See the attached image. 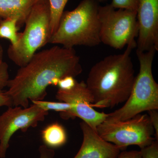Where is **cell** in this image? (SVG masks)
<instances>
[{"label":"cell","mask_w":158,"mask_h":158,"mask_svg":"<svg viewBox=\"0 0 158 158\" xmlns=\"http://www.w3.org/2000/svg\"><path fill=\"white\" fill-rule=\"evenodd\" d=\"M156 51H136L140 69L132 89L121 108L108 114L105 121H124L145 111L158 109V85L154 78L152 64Z\"/></svg>","instance_id":"cell-4"},{"label":"cell","mask_w":158,"mask_h":158,"mask_svg":"<svg viewBox=\"0 0 158 158\" xmlns=\"http://www.w3.org/2000/svg\"><path fill=\"white\" fill-rule=\"evenodd\" d=\"M158 110H152L148 111L151 123L155 131V139L158 141Z\"/></svg>","instance_id":"cell-21"},{"label":"cell","mask_w":158,"mask_h":158,"mask_svg":"<svg viewBox=\"0 0 158 158\" xmlns=\"http://www.w3.org/2000/svg\"><path fill=\"white\" fill-rule=\"evenodd\" d=\"M56 97L59 102L72 106L71 114L73 118L79 117L95 131L97 127L105 121L107 116L108 114L94 109L93 97L84 81H77L74 87L70 90L59 89Z\"/></svg>","instance_id":"cell-9"},{"label":"cell","mask_w":158,"mask_h":158,"mask_svg":"<svg viewBox=\"0 0 158 158\" xmlns=\"http://www.w3.org/2000/svg\"><path fill=\"white\" fill-rule=\"evenodd\" d=\"M25 27L19 34L16 46L9 47L8 56L15 65L23 67L51 37L50 10L48 0L36 2L26 19Z\"/></svg>","instance_id":"cell-5"},{"label":"cell","mask_w":158,"mask_h":158,"mask_svg":"<svg viewBox=\"0 0 158 158\" xmlns=\"http://www.w3.org/2000/svg\"><path fill=\"white\" fill-rule=\"evenodd\" d=\"M98 7L96 0H83L73 10L64 11L48 43L68 48L98 45L101 43Z\"/></svg>","instance_id":"cell-3"},{"label":"cell","mask_w":158,"mask_h":158,"mask_svg":"<svg viewBox=\"0 0 158 158\" xmlns=\"http://www.w3.org/2000/svg\"><path fill=\"white\" fill-rule=\"evenodd\" d=\"M83 71L80 57L73 48L56 45L36 52L25 65L9 79L5 93L13 106L29 107V101L44 100L49 85L57 86L60 79L75 77Z\"/></svg>","instance_id":"cell-1"},{"label":"cell","mask_w":158,"mask_h":158,"mask_svg":"<svg viewBox=\"0 0 158 158\" xmlns=\"http://www.w3.org/2000/svg\"><path fill=\"white\" fill-rule=\"evenodd\" d=\"M137 51L158 50V0H139Z\"/></svg>","instance_id":"cell-10"},{"label":"cell","mask_w":158,"mask_h":158,"mask_svg":"<svg viewBox=\"0 0 158 158\" xmlns=\"http://www.w3.org/2000/svg\"><path fill=\"white\" fill-rule=\"evenodd\" d=\"M117 158H142L140 151H130L120 152Z\"/></svg>","instance_id":"cell-23"},{"label":"cell","mask_w":158,"mask_h":158,"mask_svg":"<svg viewBox=\"0 0 158 158\" xmlns=\"http://www.w3.org/2000/svg\"><path fill=\"white\" fill-rule=\"evenodd\" d=\"M135 47L129 44L123 53L107 56L90 69L86 84L93 107L112 108L127 100L136 77L131 57Z\"/></svg>","instance_id":"cell-2"},{"label":"cell","mask_w":158,"mask_h":158,"mask_svg":"<svg viewBox=\"0 0 158 158\" xmlns=\"http://www.w3.org/2000/svg\"><path fill=\"white\" fill-rule=\"evenodd\" d=\"M41 1V0H36V2H38V1Z\"/></svg>","instance_id":"cell-27"},{"label":"cell","mask_w":158,"mask_h":158,"mask_svg":"<svg viewBox=\"0 0 158 158\" xmlns=\"http://www.w3.org/2000/svg\"><path fill=\"white\" fill-rule=\"evenodd\" d=\"M83 140L73 158H117L121 152L116 145L105 141L85 122L80 123Z\"/></svg>","instance_id":"cell-11"},{"label":"cell","mask_w":158,"mask_h":158,"mask_svg":"<svg viewBox=\"0 0 158 158\" xmlns=\"http://www.w3.org/2000/svg\"><path fill=\"white\" fill-rule=\"evenodd\" d=\"M3 49L0 43V62L3 61Z\"/></svg>","instance_id":"cell-25"},{"label":"cell","mask_w":158,"mask_h":158,"mask_svg":"<svg viewBox=\"0 0 158 158\" xmlns=\"http://www.w3.org/2000/svg\"><path fill=\"white\" fill-rule=\"evenodd\" d=\"M41 134L45 145L51 148L62 146L67 141L65 128L58 123L48 126L41 131Z\"/></svg>","instance_id":"cell-13"},{"label":"cell","mask_w":158,"mask_h":158,"mask_svg":"<svg viewBox=\"0 0 158 158\" xmlns=\"http://www.w3.org/2000/svg\"><path fill=\"white\" fill-rule=\"evenodd\" d=\"M9 80V66L6 62H0V91L7 86Z\"/></svg>","instance_id":"cell-19"},{"label":"cell","mask_w":158,"mask_h":158,"mask_svg":"<svg viewBox=\"0 0 158 158\" xmlns=\"http://www.w3.org/2000/svg\"><path fill=\"white\" fill-rule=\"evenodd\" d=\"M31 102L34 104L37 105L46 111L53 110L60 112V116L63 119L73 118L71 114L73 107L70 104L62 102H48L44 100L32 101Z\"/></svg>","instance_id":"cell-15"},{"label":"cell","mask_w":158,"mask_h":158,"mask_svg":"<svg viewBox=\"0 0 158 158\" xmlns=\"http://www.w3.org/2000/svg\"><path fill=\"white\" fill-rule=\"evenodd\" d=\"M50 10L51 36L56 31L69 0H48Z\"/></svg>","instance_id":"cell-16"},{"label":"cell","mask_w":158,"mask_h":158,"mask_svg":"<svg viewBox=\"0 0 158 158\" xmlns=\"http://www.w3.org/2000/svg\"><path fill=\"white\" fill-rule=\"evenodd\" d=\"M97 133L105 141L116 145L121 151L130 145L142 148L156 140L155 131L147 114H138L124 120L104 121L96 127Z\"/></svg>","instance_id":"cell-7"},{"label":"cell","mask_w":158,"mask_h":158,"mask_svg":"<svg viewBox=\"0 0 158 158\" xmlns=\"http://www.w3.org/2000/svg\"><path fill=\"white\" fill-rule=\"evenodd\" d=\"M39 151V158H54L55 157V152L54 150L45 144L40 146Z\"/></svg>","instance_id":"cell-22"},{"label":"cell","mask_w":158,"mask_h":158,"mask_svg":"<svg viewBox=\"0 0 158 158\" xmlns=\"http://www.w3.org/2000/svg\"><path fill=\"white\" fill-rule=\"evenodd\" d=\"M139 0H112L111 6L116 9H123L137 12Z\"/></svg>","instance_id":"cell-17"},{"label":"cell","mask_w":158,"mask_h":158,"mask_svg":"<svg viewBox=\"0 0 158 158\" xmlns=\"http://www.w3.org/2000/svg\"><path fill=\"white\" fill-rule=\"evenodd\" d=\"M48 114V111L33 104L26 108L10 107L0 115V158L6 157L9 141L15 133L19 130L26 132L30 127H37Z\"/></svg>","instance_id":"cell-8"},{"label":"cell","mask_w":158,"mask_h":158,"mask_svg":"<svg viewBox=\"0 0 158 158\" xmlns=\"http://www.w3.org/2000/svg\"><path fill=\"white\" fill-rule=\"evenodd\" d=\"M96 1H98V2H104V1H106V0H96Z\"/></svg>","instance_id":"cell-26"},{"label":"cell","mask_w":158,"mask_h":158,"mask_svg":"<svg viewBox=\"0 0 158 158\" xmlns=\"http://www.w3.org/2000/svg\"><path fill=\"white\" fill-rule=\"evenodd\" d=\"M36 0H0V17L16 18L23 24Z\"/></svg>","instance_id":"cell-12"},{"label":"cell","mask_w":158,"mask_h":158,"mask_svg":"<svg viewBox=\"0 0 158 158\" xmlns=\"http://www.w3.org/2000/svg\"><path fill=\"white\" fill-rule=\"evenodd\" d=\"M101 42L117 50L129 44L137 46V12L126 9L116 10L111 5L99 6Z\"/></svg>","instance_id":"cell-6"},{"label":"cell","mask_w":158,"mask_h":158,"mask_svg":"<svg viewBox=\"0 0 158 158\" xmlns=\"http://www.w3.org/2000/svg\"><path fill=\"white\" fill-rule=\"evenodd\" d=\"M77 82V81L74 77L66 76L59 80L57 86L59 87V89L70 90L74 87Z\"/></svg>","instance_id":"cell-20"},{"label":"cell","mask_w":158,"mask_h":158,"mask_svg":"<svg viewBox=\"0 0 158 158\" xmlns=\"http://www.w3.org/2000/svg\"><path fill=\"white\" fill-rule=\"evenodd\" d=\"M158 141L155 140L150 145L141 148L142 158H158Z\"/></svg>","instance_id":"cell-18"},{"label":"cell","mask_w":158,"mask_h":158,"mask_svg":"<svg viewBox=\"0 0 158 158\" xmlns=\"http://www.w3.org/2000/svg\"><path fill=\"white\" fill-rule=\"evenodd\" d=\"M18 25L19 20L16 18L5 19L0 23V38L9 40L11 44L10 46L13 47L18 42Z\"/></svg>","instance_id":"cell-14"},{"label":"cell","mask_w":158,"mask_h":158,"mask_svg":"<svg viewBox=\"0 0 158 158\" xmlns=\"http://www.w3.org/2000/svg\"><path fill=\"white\" fill-rule=\"evenodd\" d=\"M4 106L8 107L13 106L12 101L10 97L5 92L0 91V107Z\"/></svg>","instance_id":"cell-24"}]
</instances>
